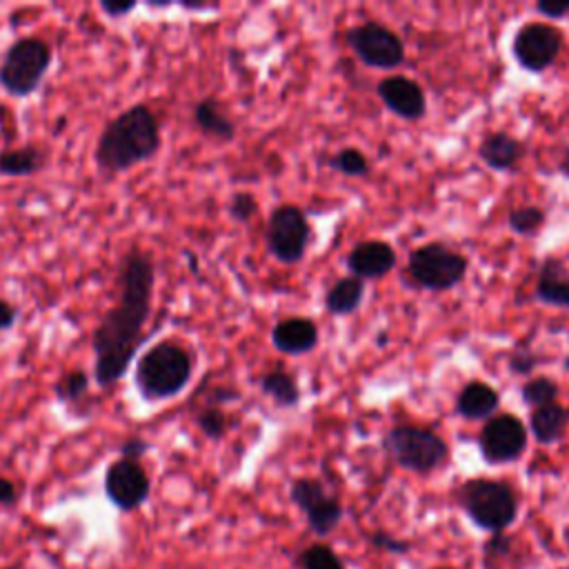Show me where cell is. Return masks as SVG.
Listing matches in <instances>:
<instances>
[{"mask_svg": "<svg viewBox=\"0 0 569 569\" xmlns=\"http://www.w3.org/2000/svg\"><path fill=\"white\" fill-rule=\"evenodd\" d=\"M156 267L147 252L131 250L118 267V303L92 334L94 378L101 390L114 388L134 362L151 314Z\"/></svg>", "mask_w": 569, "mask_h": 569, "instance_id": "cell-1", "label": "cell"}, {"mask_svg": "<svg viewBox=\"0 0 569 569\" xmlns=\"http://www.w3.org/2000/svg\"><path fill=\"white\" fill-rule=\"evenodd\" d=\"M158 149V118L147 105L138 103L105 125L94 158L103 173H120L154 158Z\"/></svg>", "mask_w": 569, "mask_h": 569, "instance_id": "cell-2", "label": "cell"}, {"mask_svg": "<svg viewBox=\"0 0 569 569\" xmlns=\"http://www.w3.org/2000/svg\"><path fill=\"white\" fill-rule=\"evenodd\" d=\"M194 373L189 351L171 340L156 343L136 362L134 381L145 401H169L178 397Z\"/></svg>", "mask_w": 569, "mask_h": 569, "instance_id": "cell-3", "label": "cell"}, {"mask_svg": "<svg viewBox=\"0 0 569 569\" xmlns=\"http://www.w3.org/2000/svg\"><path fill=\"white\" fill-rule=\"evenodd\" d=\"M52 65V48L43 39H21L0 63V87L14 98H28L39 92Z\"/></svg>", "mask_w": 569, "mask_h": 569, "instance_id": "cell-4", "label": "cell"}, {"mask_svg": "<svg viewBox=\"0 0 569 569\" xmlns=\"http://www.w3.org/2000/svg\"><path fill=\"white\" fill-rule=\"evenodd\" d=\"M459 498L467 516L478 527L494 534H500L503 529H507L518 514V503L512 487L500 481H487V478L467 481L461 487Z\"/></svg>", "mask_w": 569, "mask_h": 569, "instance_id": "cell-5", "label": "cell"}, {"mask_svg": "<svg viewBox=\"0 0 569 569\" xmlns=\"http://www.w3.org/2000/svg\"><path fill=\"white\" fill-rule=\"evenodd\" d=\"M386 450L397 465L428 474L447 459V443L432 430L417 425H397L386 436Z\"/></svg>", "mask_w": 569, "mask_h": 569, "instance_id": "cell-6", "label": "cell"}, {"mask_svg": "<svg viewBox=\"0 0 569 569\" xmlns=\"http://www.w3.org/2000/svg\"><path fill=\"white\" fill-rule=\"evenodd\" d=\"M467 259L452 252L443 243H428L410 254V276L430 292H447L463 283L467 276Z\"/></svg>", "mask_w": 569, "mask_h": 569, "instance_id": "cell-7", "label": "cell"}, {"mask_svg": "<svg viewBox=\"0 0 569 569\" xmlns=\"http://www.w3.org/2000/svg\"><path fill=\"white\" fill-rule=\"evenodd\" d=\"M356 59L373 70H394L405 63V45L397 32L381 23H362L345 34Z\"/></svg>", "mask_w": 569, "mask_h": 569, "instance_id": "cell-8", "label": "cell"}, {"mask_svg": "<svg viewBox=\"0 0 569 569\" xmlns=\"http://www.w3.org/2000/svg\"><path fill=\"white\" fill-rule=\"evenodd\" d=\"M312 230L307 217L296 206H281L272 212L267 223V247L272 256L283 265H296L303 261Z\"/></svg>", "mask_w": 569, "mask_h": 569, "instance_id": "cell-9", "label": "cell"}, {"mask_svg": "<svg viewBox=\"0 0 569 569\" xmlns=\"http://www.w3.org/2000/svg\"><path fill=\"white\" fill-rule=\"evenodd\" d=\"M562 50V34L545 23L523 25L512 43L516 63L531 74L549 70Z\"/></svg>", "mask_w": 569, "mask_h": 569, "instance_id": "cell-10", "label": "cell"}, {"mask_svg": "<svg viewBox=\"0 0 569 569\" xmlns=\"http://www.w3.org/2000/svg\"><path fill=\"white\" fill-rule=\"evenodd\" d=\"M481 454L492 465L512 463L523 456L527 447V430L514 414L492 417L478 439Z\"/></svg>", "mask_w": 569, "mask_h": 569, "instance_id": "cell-11", "label": "cell"}, {"mask_svg": "<svg viewBox=\"0 0 569 569\" xmlns=\"http://www.w3.org/2000/svg\"><path fill=\"white\" fill-rule=\"evenodd\" d=\"M292 500L301 507L312 531L318 536H327L343 518L340 503L329 496L316 478H298L292 485Z\"/></svg>", "mask_w": 569, "mask_h": 569, "instance_id": "cell-12", "label": "cell"}, {"mask_svg": "<svg viewBox=\"0 0 569 569\" xmlns=\"http://www.w3.org/2000/svg\"><path fill=\"white\" fill-rule=\"evenodd\" d=\"M149 476L136 461L118 459L105 474V494L123 512L138 509L149 498Z\"/></svg>", "mask_w": 569, "mask_h": 569, "instance_id": "cell-13", "label": "cell"}, {"mask_svg": "<svg viewBox=\"0 0 569 569\" xmlns=\"http://www.w3.org/2000/svg\"><path fill=\"white\" fill-rule=\"evenodd\" d=\"M378 96H381L383 105L405 118V120H419L428 112V98L423 87L408 78V76H390L378 83Z\"/></svg>", "mask_w": 569, "mask_h": 569, "instance_id": "cell-14", "label": "cell"}, {"mask_svg": "<svg viewBox=\"0 0 569 569\" xmlns=\"http://www.w3.org/2000/svg\"><path fill=\"white\" fill-rule=\"evenodd\" d=\"M347 267L358 281H376L397 267V252L390 243L367 241L356 245L347 256Z\"/></svg>", "mask_w": 569, "mask_h": 569, "instance_id": "cell-15", "label": "cell"}, {"mask_svg": "<svg viewBox=\"0 0 569 569\" xmlns=\"http://www.w3.org/2000/svg\"><path fill=\"white\" fill-rule=\"evenodd\" d=\"M272 345L289 356H303L318 345V327L312 318L294 316L272 329Z\"/></svg>", "mask_w": 569, "mask_h": 569, "instance_id": "cell-16", "label": "cell"}, {"mask_svg": "<svg viewBox=\"0 0 569 569\" xmlns=\"http://www.w3.org/2000/svg\"><path fill=\"white\" fill-rule=\"evenodd\" d=\"M478 156L494 171H514L525 156V145L507 131H494L483 138Z\"/></svg>", "mask_w": 569, "mask_h": 569, "instance_id": "cell-17", "label": "cell"}, {"mask_svg": "<svg viewBox=\"0 0 569 569\" xmlns=\"http://www.w3.org/2000/svg\"><path fill=\"white\" fill-rule=\"evenodd\" d=\"M498 405V392L481 381L467 383L456 399V412L467 421H489L496 414Z\"/></svg>", "mask_w": 569, "mask_h": 569, "instance_id": "cell-18", "label": "cell"}, {"mask_svg": "<svg viewBox=\"0 0 569 569\" xmlns=\"http://www.w3.org/2000/svg\"><path fill=\"white\" fill-rule=\"evenodd\" d=\"M536 298L545 305L569 309V272L558 259H547L536 281Z\"/></svg>", "mask_w": 569, "mask_h": 569, "instance_id": "cell-19", "label": "cell"}, {"mask_svg": "<svg viewBox=\"0 0 569 569\" xmlns=\"http://www.w3.org/2000/svg\"><path fill=\"white\" fill-rule=\"evenodd\" d=\"M197 127L217 140L232 143L236 138V123L225 114L223 105L217 98H203L194 107Z\"/></svg>", "mask_w": 569, "mask_h": 569, "instance_id": "cell-20", "label": "cell"}, {"mask_svg": "<svg viewBox=\"0 0 569 569\" xmlns=\"http://www.w3.org/2000/svg\"><path fill=\"white\" fill-rule=\"evenodd\" d=\"M567 423H569V412L558 403L536 408L529 417V430L540 445H551L560 441V436L567 430Z\"/></svg>", "mask_w": 569, "mask_h": 569, "instance_id": "cell-21", "label": "cell"}, {"mask_svg": "<svg viewBox=\"0 0 569 569\" xmlns=\"http://www.w3.org/2000/svg\"><path fill=\"white\" fill-rule=\"evenodd\" d=\"M362 298H365V283L354 276H345L327 289L325 309L334 316H347L360 307Z\"/></svg>", "mask_w": 569, "mask_h": 569, "instance_id": "cell-22", "label": "cell"}, {"mask_svg": "<svg viewBox=\"0 0 569 569\" xmlns=\"http://www.w3.org/2000/svg\"><path fill=\"white\" fill-rule=\"evenodd\" d=\"M43 165H45V154L34 145L0 151V176H8V178L32 176Z\"/></svg>", "mask_w": 569, "mask_h": 569, "instance_id": "cell-23", "label": "cell"}, {"mask_svg": "<svg viewBox=\"0 0 569 569\" xmlns=\"http://www.w3.org/2000/svg\"><path fill=\"white\" fill-rule=\"evenodd\" d=\"M261 390L265 397H270L278 408H296L301 403V388L296 376H292L285 369L267 371L261 378Z\"/></svg>", "mask_w": 569, "mask_h": 569, "instance_id": "cell-24", "label": "cell"}, {"mask_svg": "<svg viewBox=\"0 0 569 569\" xmlns=\"http://www.w3.org/2000/svg\"><path fill=\"white\" fill-rule=\"evenodd\" d=\"M87 390H89V376L83 369H74V371H67L59 378L56 386H54V397L61 403L74 405V403H78L81 399L87 397Z\"/></svg>", "mask_w": 569, "mask_h": 569, "instance_id": "cell-25", "label": "cell"}, {"mask_svg": "<svg viewBox=\"0 0 569 569\" xmlns=\"http://www.w3.org/2000/svg\"><path fill=\"white\" fill-rule=\"evenodd\" d=\"M327 165L334 171H338L343 176H349V178H362L371 171V165H369L367 156L362 151H358L356 147H345L338 154L329 156Z\"/></svg>", "mask_w": 569, "mask_h": 569, "instance_id": "cell-26", "label": "cell"}, {"mask_svg": "<svg viewBox=\"0 0 569 569\" xmlns=\"http://www.w3.org/2000/svg\"><path fill=\"white\" fill-rule=\"evenodd\" d=\"M558 386L551 381V378L547 376H538V378H531V381H527L520 390L523 394V401L529 405V408H545V405H551L556 403L558 399Z\"/></svg>", "mask_w": 569, "mask_h": 569, "instance_id": "cell-27", "label": "cell"}, {"mask_svg": "<svg viewBox=\"0 0 569 569\" xmlns=\"http://www.w3.org/2000/svg\"><path fill=\"white\" fill-rule=\"evenodd\" d=\"M547 221V214L545 210L540 208H518V210H512V214L507 217V225L514 234L518 236H536L538 230L545 225Z\"/></svg>", "mask_w": 569, "mask_h": 569, "instance_id": "cell-28", "label": "cell"}, {"mask_svg": "<svg viewBox=\"0 0 569 569\" xmlns=\"http://www.w3.org/2000/svg\"><path fill=\"white\" fill-rule=\"evenodd\" d=\"M197 425L208 439L221 441L230 430V419L219 405H208L197 414Z\"/></svg>", "mask_w": 569, "mask_h": 569, "instance_id": "cell-29", "label": "cell"}, {"mask_svg": "<svg viewBox=\"0 0 569 569\" xmlns=\"http://www.w3.org/2000/svg\"><path fill=\"white\" fill-rule=\"evenodd\" d=\"M298 567L301 569H345L343 562L338 560V556L323 545H314L309 549H305L298 558Z\"/></svg>", "mask_w": 569, "mask_h": 569, "instance_id": "cell-30", "label": "cell"}, {"mask_svg": "<svg viewBox=\"0 0 569 569\" xmlns=\"http://www.w3.org/2000/svg\"><path fill=\"white\" fill-rule=\"evenodd\" d=\"M259 214V201L247 194V192H239L232 197L230 201V217L239 223H250L254 217Z\"/></svg>", "mask_w": 569, "mask_h": 569, "instance_id": "cell-31", "label": "cell"}, {"mask_svg": "<svg viewBox=\"0 0 569 569\" xmlns=\"http://www.w3.org/2000/svg\"><path fill=\"white\" fill-rule=\"evenodd\" d=\"M536 12L547 17V19H567L569 17V0H542V3L536 6Z\"/></svg>", "mask_w": 569, "mask_h": 569, "instance_id": "cell-32", "label": "cell"}, {"mask_svg": "<svg viewBox=\"0 0 569 569\" xmlns=\"http://www.w3.org/2000/svg\"><path fill=\"white\" fill-rule=\"evenodd\" d=\"M536 356L534 354H529V351H525V354H516V356H512V360H509V369L514 371V373H518V376H527V373H531V369L536 367Z\"/></svg>", "mask_w": 569, "mask_h": 569, "instance_id": "cell-33", "label": "cell"}, {"mask_svg": "<svg viewBox=\"0 0 569 569\" xmlns=\"http://www.w3.org/2000/svg\"><path fill=\"white\" fill-rule=\"evenodd\" d=\"M147 450H149V445H147L143 439H127V441L123 443V447H120V454H123V459L138 463V459H140Z\"/></svg>", "mask_w": 569, "mask_h": 569, "instance_id": "cell-34", "label": "cell"}, {"mask_svg": "<svg viewBox=\"0 0 569 569\" xmlns=\"http://www.w3.org/2000/svg\"><path fill=\"white\" fill-rule=\"evenodd\" d=\"M17 320H19V309L12 303L0 298V331L12 329L17 325Z\"/></svg>", "mask_w": 569, "mask_h": 569, "instance_id": "cell-35", "label": "cell"}, {"mask_svg": "<svg viewBox=\"0 0 569 569\" xmlns=\"http://www.w3.org/2000/svg\"><path fill=\"white\" fill-rule=\"evenodd\" d=\"M136 8H138L136 3H112V0H105V3H101V10H103L109 19L127 17V14H131Z\"/></svg>", "mask_w": 569, "mask_h": 569, "instance_id": "cell-36", "label": "cell"}, {"mask_svg": "<svg viewBox=\"0 0 569 569\" xmlns=\"http://www.w3.org/2000/svg\"><path fill=\"white\" fill-rule=\"evenodd\" d=\"M17 498H19V494H17L14 483L0 476V505H14Z\"/></svg>", "mask_w": 569, "mask_h": 569, "instance_id": "cell-37", "label": "cell"}, {"mask_svg": "<svg viewBox=\"0 0 569 569\" xmlns=\"http://www.w3.org/2000/svg\"><path fill=\"white\" fill-rule=\"evenodd\" d=\"M373 542L381 545V547H388V549H392V551H405V549L410 547V545L399 542V540H394V538H390V536H386V534H376V536H373Z\"/></svg>", "mask_w": 569, "mask_h": 569, "instance_id": "cell-38", "label": "cell"}, {"mask_svg": "<svg viewBox=\"0 0 569 569\" xmlns=\"http://www.w3.org/2000/svg\"><path fill=\"white\" fill-rule=\"evenodd\" d=\"M558 171H560L565 178H569V147H567V151H565L562 160L558 162Z\"/></svg>", "mask_w": 569, "mask_h": 569, "instance_id": "cell-39", "label": "cell"}]
</instances>
